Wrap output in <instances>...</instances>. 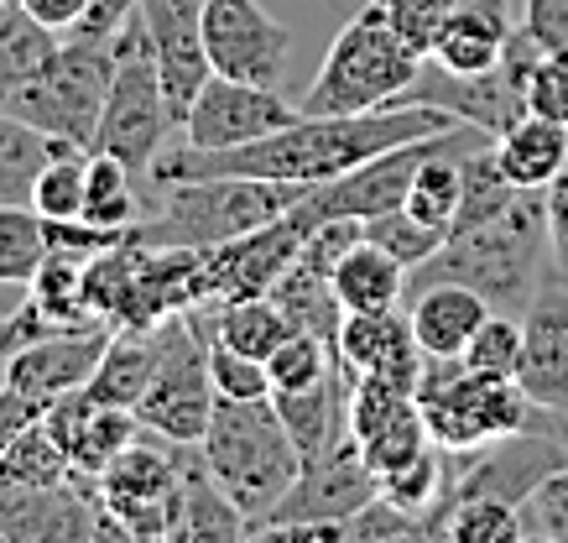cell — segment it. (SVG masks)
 Returning a JSON list of instances; mask_svg holds the SVG:
<instances>
[{
	"mask_svg": "<svg viewBox=\"0 0 568 543\" xmlns=\"http://www.w3.org/2000/svg\"><path fill=\"white\" fill-rule=\"evenodd\" d=\"M376 491H381L376 471L365 465L361 439L349 434V423H345L318 455L303 460L297 481L287 486V496L276 502V512L256 527V533L282 527V523H345V517H355ZM256 533H251V539H256Z\"/></svg>",
	"mask_w": 568,
	"mask_h": 543,
	"instance_id": "8fae6325",
	"label": "cell"
},
{
	"mask_svg": "<svg viewBox=\"0 0 568 543\" xmlns=\"http://www.w3.org/2000/svg\"><path fill=\"white\" fill-rule=\"evenodd\" d=\"M0 6H11V0H0Z\"/></svg>",
	"mask_w": 568,
	"mask_h": 543,
	"instance_id": "816d5d0a",
	"label": "cell"
},
{
	"mask_svg": "<svg viewBox=\"0 0 568 543\" xmlns=\"http://www.w3.org/2000/svg\"><path fill=\"white\" fill-rule=\"evenodd\" d=\"M84 183H89V152L84 147H58L32 183V210L42 220H84Z\"/></svg>",
	"mask_w": 568,
	"mask_h": 543,
	"instance_id": "f546056e",
	"label": "cell"
},
{
	"mask_svg": "<svg viewBox=\"0 0 568 543\" xmlns=\"http://www.w3.org/2000/svg\"><path fill=\"white\" fill-rule=\"evenodd\" d=\"M438 539L448 543H517L521 539V507L496 502V496H469L444 517Z\"/></svg>",
	"mask_w": 568,
	"mask_h": 543,
	"instance_id": "836d02e7",
	"label": "cell"
},
{
	"mask_svg": "<svg viewBox=\"0 0 568 543\" xmlns=\"http://www.w3.org/2000/svg\"><path fill=\"white\" fill-rule=\"evenodd\" d=\"M168 131H178L173 110L162 100V79H156L141 17H131L125 32L115 37V73H110V94H104V110H100L89 152H110L131 173H146L156 162V152H162Z\"/></svg>",
	"mask_w": 568,
	"mask_h": 543,
	"instance_id": "9c48e42d",
	"label": "cell"
},
{
	"mask_svg": "<svg viewBox=\"0 0 568 543\" xmlns=\"http://www.w3.org/2000/svg\"><path fill=\"white\" fill-rule=\"evenodd\" d=\"M548 241H552V267H568V162L564 173L548 183Z\"/></svg>",
	"mask_w": 568,
	"mask_h": 543,
	"instance_id": "bcb514c9",
	"label": "cell"
},
{
	"mask_svg": "<svg viewBox=\"0 0 568 543\" xmlns=\"http://www.w3.org/2000/svg\"><path fill=\"white\" fill-rule=\"evenodd\" d=\"M136 11H141V0H89V11L79 17V27H73L69 37H100V42H115Z\"/></svg>",
	"mask_w": 568,
	"mask_h": 543,
	"instance_id": "f6af8a7d",
	"label": "cell"
},
{
	"mask_svg": "<svg viewBox=\"0 0 568 543\" xmlns=\"http://www.w3.org/2000/svg\"><path fill=\"white\" fill-rule=\"evenodd\" d=\"M444 137L448 131L423 137V141H402V147H392V152L365 158L361 168H349V173L328 178V183H313V189L293 204V214L313 230V225H324V220H371V214L402 210V199H407V189H413L417 162L433 158Z\"/></svg>",
	"mask_w": 568,
	"mask_h": 543,
	"instance_id": "30bf717a",
	"label": "cell"
},
{
	"mask_svg": "<svg viewBox=\"0 0 568 543\" xmlns=\"http://www.w3.org/2000/svg\"><path fill=\"white\" fill-rule=\"evenodd\" d=\"M89 262H94V257H79V251H58V245H52L48 257H42V267L32 272V282H27V299H32L52 324H63V330H73V324H94L89 299H84Z\"/></svg>",
	"mask_w": 568,
	"mask_h": 543,
	"instance_id": "4316f807",
	"label": "cell"
},
{
	"mask_svg": "<svg viewBox=\"0 0 568 543\" xmlns=\"http://www.w3.org/2000/svg\"><path fill=\"white\" fill-rule=\"evenodd\" d=\"M183 543H241L251 539L245 512L220 491V481L204 471V460L193 455L189 465V486H183V523H178Z\"/></svg>",
	"mask_w": 568,
	"mask_h": 543,
	"instance_id": "484cf974",
	"label": "cell"
},
{
	"mask_svg": "<svg viewBox=\"0 0 568 543\" xmlns=\"http://www.w3.org/2000/svg\"><path fill=\"white\" fill-rule=\"evenodd\" d=\"M521 539L568 543V465L527 491V502H521Z\"/></svg>",
	"mask_w": 568,
	"mask_h": 543,
	"instance_id": "74e56055",
	"label": "cell"
},
{
	"mask_svg": "<svg viewBox=\"0 0 568 543\" xmlns=\"http://www.w3.org/2000/svg\"><path fill=\"white\" fill-rule=\"evenodd\" d=\"M438 481H444V450L438 444H428L417 460H407L402 471L392 475H381V496H392L396 507H407V512H423L433 507V496H438Z\"/></svg>",
	"mask_w": 568,
	"mask_h": 543,
	"instance_id": "60d3db41",
	"label": "cell"
},
{
	"mask_svg": "<svg viewBox=\"0 0 568 543\" xmlns=\"http://www.w3.org/2000/svg\"><path fill=\"white\" fill-rule=\"evenodd\" d=\"M423 63L428 58L417 53L371 0L361 17L345 21L339 37L328 42L324 63H318L297 110L303 115H365V110L396 105V94L423 73Z\"/></svg>",
	"mask_w": 568,
	"mask_h": 543,
	"instance_id": "3957f363",
	"label": "cell"
},
{
	"mask_svg": "<svg viewBox=\"0 0 568 543\" xmlns=\"http://www.w3.org/2000/svg\"><path fill=\"white\" fill-rule=\"evenodd\" d=\"M152 371H156V324L152 330H115L100 355V366H94V376L84 382V392L94 403L131 408L136 413L141 392L152 386Z\"/></svg>",
	"mask_w": 568,
	"mask_h": 543,
	"instance_id": "cb8c5ba5",
	"label": "cell"
},
{
	"mask_svg": "<svg viewBox=\"0 0 568 543\" xmlns=\"http://www.w3.org/2000/svg\"><path fill=\"white\" fill-rule=\"evenodd\" d=\"M413 398L423 423H428V439L454 455L548 423V408H537L511 376L469 371L465 361H438V355H428Z\"/></svg>",
	"mask_w": 568,
	"mask_h": 543,
	"instance_id": "5b68a950",
	"label": "cell"
},
{
	"mask_svg": "<svg viewBox=\"0 0 568 543\" xmlns=\"http://www.w3.org/2000/svg\"><path fill=\"white\" fill-rule=\"evenodd\" d=\"M517 27L542 42V53H558L568 48V0H521Z\"/></svg>",
	"mask_w": 568,
	"mask_h": 543,
	"instance_id": "ee69618b",
	"label": "cell"
},
{
	"mask_svg": "<svg viewBox=\"0 0 568 543\" xmlns=\"http://www.w3.org/2000/svg\"><path fill=\"white\" fill-rule=\"evenodd\" d=\"M131 168L110 152H89V183H84V220L100 230H131L141 220Z\"/></svg>",
	"mask_w": 568,
	"mask_h": 543,
	"instance_id": "f1b7e54d",
	"label": "cell"
},
{
	"mask_svg": "<svg viewBox=\"0 0 568 543\" xmlns=\"http://www.w3.org/2000/svg\"><path fill=\"white\" fill-rule=\"evenodd\" d=\"M376 6L386 11V21H392L396 32L428 58L433 37H438V21H444V0H376Z\"/></svg>",
	"mask_w": 568,
	"mask_h": 543,
	"instance_id": "7bdbcfd3",
	"label": "cell"
},
{
	"mask_svg": "<svg viewBox=\"0 0 568 543\" xmlns=\"http://www.w3.org/2000/svg\"><path fill=\"white\" fill-rule=\"evenodd\" d=\"M136 17L152 48L156 79H162V100L173 110V125H183L199 89L214 79L204 48V0H141Z\"/></svg>",
	"mask_w": 568,
	"mask_h": 543,
	"instance_id": "2e32d148",
	"label": "cell"
},
{
	"mask_svg": "<svg viewBox=\"0 0 568 543\" xmlns=\"http://www.w3.org/2000/svg\"><path fill=\"white\" fill-rule=\"evenodd\" d=\"M490 152H496L500 173L511 178L517 189H548L568 162V125L542 121V115H521L511 131H500L490 141Z\"/></svg>",
	"mask_w": 568,
	"mask_h": 543,
	"instance_id": "603a6c76",
	"label": "cell"
},
{
	"mask_svg": "<svg viewBox=\"0 0 568 543\" xmlns=\"http://www.w3.org/2000/svg\"><path fill=\"white\" fill-rule=\"evenodd\" d=\"M303 241H308V225L287 210V214H276V220H266V225L235 235V241L209 245L204 267H199L204 303H230V299H256V293H272V282L297 262Z\"/></svg>",
	"mask_w": 568,
	"mask_h": 543,
	"instance_id": "5bb4252c",
	"label": "cell"
},
{
	"mask_svg": "<svg viewBox=\"0 0 568 543\" xmlns=\"http://www.w3.org/2000/svg\"><path fill=\"white\" fill-rule=\"evenodd\" d=\"M361 225H365V241H376L381 251H392L407 272H417L428 257H438V251H444V241H448V230L423 225V220H417V214H407V210L371 214V220H361Z\"/></svg>",
	"mask_w": 568,
	"mask_h": 543,
	"instance_id": "d6a6232c",
	"label": "cell"
},
{
	"mask_svg": "<svg viewBox=\"0 0 568 543\" xmlns=\"http://www.w3.org/2000/svg\"><path fill=\"white\" fill-rule=\"evenodd\" d=\"M469 371H490V376H517V361H521V319L506 314V309H490L475 340L465 345L459 355Z\"/></svg>",
	"mask_w": 568,
	"mask_h": 543,
	"instance_id": "8d00e7d4",
	"label": "cell"
},
{
	"mask_svg": "<svg viewBox=\"0 0 568 543\" xmlns=\"http://www.w3.org/2000/svg\"><path fill=\"white\" fill-rule=\"evenodd\" d=\"M266 371H272V392H303V386H318L328 382L339 361L328 351L324 340H313V334H287L272 355H266Z\"/></svg>",
	"mask_w": 568,
	"mask_h": 543,
	"instance_id": "e575fe53",
	"label": "cell"
},
{
	"mask_svg": "<svg viewBox=\"0 0 568 543\" xmlns=\"http://www.w3.org/2000/svg\"><path fill=\"white\" fill-rule=\"evenodd\" d=\"M110 73H115V42L69 37V42H58V48L6 94L0 110L89 152V147H94L100 110H104V94H110Z\"/></svg>",
	"mask_w": 568,
	"mask_h": 543,
	"instance_id": "52a82bcc",
	"label": "cell"
},
{
	"mask_svg": "<svg viewBox=\"0 0 568 543\" xmlns=\"http://www.w3.org/2000/svg\"><path fill=\"white\" fill-rule=\"evenodd\" d=\"M511 32H517V27L490 21V17H480V11H448V17L438 21L428 63H438L444 73H485V69H496L500 63L506 37Z\"/></svg>",
	"mask_w": 568,
	"mask_h": 543,
	"instance_id": "d4e9b609",
	"label": "cell"
},
{
	"mask_svg": "<svg viewBox=\"0 0 568 543\" xmlns=\"http://www.w3.org/2000/svg\"><path fill=\"white\" fill-rule=\"evenodd\" d=\"M52 37L58 32H48L42 21H32L17 0L0 6V105H6V94H11V89H17L21 79L52 53V48H58Z\"/></svg>",
	"mask_w": 568,
	"mask_h": 543,
	"instance_id": "4dcf8cb0",
	"label": "cell"
},
{
	"mask_svg": "<svg viewBox=\"0 0 568 543\" xmlns=\"http://www.w3.org/2000/svg\"><path fill=\"white\" fill-rule=\"evenodd\" d=\"M552 423H558V434H564V450H568V413H552Z\"/></svg>",
	"mask_w": 568,
	"mask_h": 543,
	"instance_id": "681fc988",
	"label": "cell"
},
{
	"mask_svg": "<svg viewBox=\"0 0 568 543\" xmlns=\"http://www.w3.org/2000/svg\"><path fill=\"white\" fill-rule=\"evenodd\" d=\"M303 110L287 105L276 84H245V79H224L214 73L199 100H193L189 121L178 125L189 147L199 152H224V147H251V141L272 137L282 125H293Z\"/></svg>",
	"mask_w": 568,
	"mask_h": 543,
	"instance_id": "9a60e30c",
	"label": "cell"
},
{
	"mask_svg": "<svg viewBox=\"0 0 568 543\" xmlns=\"http://www.w3.org/2000/svg\"><path fill=\"white\" fill-rule=\"evenodd\" d=\"M204 48L214 73L245 84H282L293 32L261 0H204Z\"/></svg>",
	"mask_w": 568,
	"mask_h": 543,
	"instance_id": "7c38bea8",
	"label": "cell"
},
{
	"mask_svg": "<svg viewBox=\"0 0 568 543\" xmlns=\"http://www.w3.org/2000/svg\"><path fill=\"white\" fill-rule=\"evenodd\" d=\"M37 419L48 423V434L63 444V455H69V465L79 475H100L104 465L141 434V419L131 413V408L94 403L84 386L69 392V398H58L52 408H42Z\"/></svg>",
	"mask_w": 568,
	"mask_h": 543,
	"instance_id": "ffe728a7",
	"label": "cell"
},
{
	"mask_svg": "<svg viewBox=\"0 0 568 543\" xmlns=\"http://www.w3.org/2000/svg\"><path fill=\"white\" fill-rule=\"evenodd\" d=\"M193 450L199 444H173V439L141 429L121 455L94 475L104 533L110 539H178Z\"/></svg>",
	"mask_w": 568,
	"mask_h": 543,
	"instance_id": "8992f818",
	"label": "cell"
},
{
	"mask_svg": "<svg viewBox=\"0 0 568 543\" xmlns=\"http://www.w3.org/2000/svg\"><path fill=\"white\" fill-rule=\"evenodd\" d=\"M48 257V220L32 204H0V282H32Z\"/></svg>",
	"mask_w": 568,
	"mask_h": 543,
	"instance_id": "1f68e13d",
	"label": "cell"
},
{
	"mask_svg": "<svg viewBox=\"0 0 568 543\" xmlns=\"http://www.w3.org/2000/svg\"><path fill=\"white\" fill-rule=\"evenodd\" d=\"M402 539H428L423 517L407 507H396L392 496H371L355 517H345V543H402Z\"/></svg>",
	"mask_w": 568,
	"mask_h": 543,
	"instance_id": "ab89813d",
	"label": "cell"
},
{
	"mask_svg": "<svg viewBox=\"0 0 568 543\" xmlns=\"http://www.w3.org/2000/svg\"><path fill=\"white\" fill-rule=\"evenodd\" d=\"M214 376H209V334L199 309L162 319L156 324V371L152 386L141 392L136 419L141 429L173 439V444H199L214 413Z\"/></svg>",
	"mask_w": 568,
	"mask_h": 543,
	"instance_id": "ba28073f",
	"label": "cell"
},
{
	"mask_svg": "<svg viewBox=\"0 0 568 543\" xmlns=\"http://www.w3.org/2000/svg\"><path fill=\"white\" fill-rule=\"evenodd\" d=\"M17 6L32 21H42L48 32H58V37H69L73 27H79V17L89 11V0H17Z\"/></svg>",
	"mask_w": 568,
	"mask_h": 543,
	"instance_id": "7dc6e473",
	"label": "cell"
},
{
	"mask_svg": "<svg viewBox=\"0 0 568 543\" xmlns=\"http://www.w3.org/2000/svg\"><path fill=\"white\" fill-rule=\"evenodd\" d=\"M428 444H433L428 423H423V413H417V403H413L407 413H396L386 429H376L371 439H361V455H365V465H371V471H376V481H381V475L402 471L407 460H417Z\"/></svg>",
	"mask_w": 568,
	"mask_h": 543,
	"instance_id": "d590c367",
	"label": "cell"
},
{
	"mask_svg": "<svg viewBox=\"0 0 568 543\" xmlns=\"http://www.w3.org/2000/svg\"><path fill=\"white\" fill-rule=\"evenodd\" d=\"M58 147H69V141L48 137V131L0 110V204H32V183Z\"/></svg>",
	"mask_w": 568,
	"mask_h": 543,
	"instance_id": "83f0119b",
	"label": "cell"
},
{
	"mask_svg": "<svg viewBox=\"0 0 568 543\" xmlns=\"http://www.w3.org/2000/svg\"><path fill=\"white\" fill-rule=\"evenodd\" d=\"M407 319H413V334L423 351L438 355V361H459L475 330L490 319V303L465 282H428V288H417Z\"/></svg>",
	"mask_w": 568,
	"mask_h": 543,
	"instance_id": "44dd1931",
	"label": "cell"
},
{
	"mask_svg": "<svg viewBox=\"0 0 568 543\" xmlns=\"http://www.w3.org/2000/svg\"><path fill=\"white\" fill-rule=\"evenodd\" d=\"M199 460L220 481L224 496L245 512L251 533L272 517L303 471V455L276 419L272 398H214L209 429L199 439Z\"/></svg>",
	"mask_w": 568,
	"mask_h": 543,
	"instance_id": "7a4b0ae2",
	"label": "cell"
},
{
	"mask_svg": "<svg viewBox=\"0 0 568 543\" xmlns=\"http://www.w3.org/2000/svg\"><path fill=\"white\" fill-rule=\"evenodd\" d=\"M511 382L537 408L568 413V282L558 278V267H548L537 299L527 303V319H521V361Z\"/></svg>",
	"mask_w": 568,
	"mask_h": 543,
	"instance_id": "ac0fdd59",
	"label": "cell"
},
{
	"mask_svg": "<svg viewBox=\"0 0 568 543\" xmlns=\"http://www.w3.org/2000/svg\"><path fill=\"white\" fill-rule=\"evenodd\" d=\"M110 334H115V324H104V319L42 334V340H32V345H21V351H11L0 361V386H11L21 403L42 413V408H52L58 398L79 392V386L94 376Z\"/></svg>",
	"mask_w": 568,
	"mask_h": 543,
	"instance_id": "4fadbf2b",
	"label": "cell"
},
{
	"mask_svg": "<svg viewBox=\"0 0 568 543\" xmlns=\"http://www.w3.org/2000/svg\"><path fill=\"white\" fill-rule=\"evenodd\" d=\"M209 376H214V392H220V398H272V371H266V361H256V355H245V351H230L214 334H209Z\"/></svg>",
	"mask_w": 568,
	"mask_h": 543,
	"instance_id": "f35d334b",
	"label": "cell"
},
{
	"mask_svg": "<svg viewBox=\"0 0 568 543\" xmlns=\"http://www.w3.org/2000/svg\"><path fill=\"white\" fill-rule=\"evenodd\" d=\"M334 293L345 303V314H386L402 309L407 299V267L396 262L392 251H381L376 241H355L334 262Z\"/></svg>",
	"mask_w": 568,
	"mask_h": 543,
	"instance_id": "7402d4cb",
	"label": "cell"
},
{
	"mask_svg": "<svg viewBox=\"0 0 568 543\" xmlns=\"http://www.w3.org/2000/svg\"><path fill=\"white\" fill-rule=\"evenodd\" d=\"M558 278H564V282H568V267H558Z\"/></svg>",
	"mask_w": 568,
	"mask_h": 543,
	"instance_id": "f907efd6",
	"label": "cell"
},
{
	"mask_svg": "<svg viewBox=\"0 0 568 543\" xmlns=\"http://www.w3.org/2000/svg\"><path fill=\"white\" fill-rule=\"evenodd\" d=\"M552 267L548 241V189H521L511 204L469 230H454L438 257L407 272V293L428 282H465L490 309L527 314Z\"/></svg>",
	"mask_w": 568,
	"mask_h": 543,
	"instance_id": "6da1fadb",
	"label": "cell"
},
{
	"mask_svg": "<svg viewBox=\"0 0 568 543\" xmlns=\"http://www.w3.org/2000/svg\"><path fill=\"white\" fill-rule=\"evenodd\" d=\"M448 11H480V17H490V21L517 27V17H511V0H444V17H448Z\"/></svg>",
	"mask_w": 568,
	"mask_h": 543,
	"instance_id": "c3c4849f",
	"label": "cell"
},
{
	"mask_svg": "<svg viewBox=\"0 0 568 543\" xmlns=\"http://www.w3.org/2000/svg\"><path fill=\"white\" fill-rule=\"evenodd\" d=\"M334 361L345 376H371L396 392H417L428 351L417 345L413 319L402 309H386V314H345L339 340H334Z\"/></svg>",
	"mask_w": 568,
	"mask_h": 543,
	"instance_id": "d6986e66",
	"label": "cell"
},
{
	"mask_svg": "<svg viewBox=\"0 0 568 543\" xmlns=\"http://www.w3.org/2000/svg\"><path fill=\"white\" fill-rule=\"evenodd\" d=\"M527 115L568 125V48L537 58L532 84H527Z\"/></svg>",
	"mask_w": 568,
	"mask_h": 543,
	"instance_id": "b9f144b4",
	"label": "cell"
},
{
	"mask_svg": "<svg viewBox=\"0 0 568 543\" xmlns=\"http://www.w3.org/2000/svg\"><path fill=\"white\" fill-rule=\"evenodd\" d=\"M308 189L313 183H276V178H189L168 189L152 220L131 225V241L209 251L287 214Z\"/></svg>",
	"mask_w": 568,
	"mask_h": 543,
	"instance_id": "277c9868",
	"label": "cell"
},
{
	"mask_svg": "<svg viewBox=\"0 0 568 543\" xmlns=\"http://www.w3.org/2000/svg\"><path fill=\"white\" fill-rule=\"evenodd\" d=\"M104 539L94 475L73 471L48 486H0V543H84Z\"/></svg>",
	"mask_w": 568,
	"mask_h": 543,
	"instance_id": "e0dca14e",
	"label": "cell"
}]
</instances>
